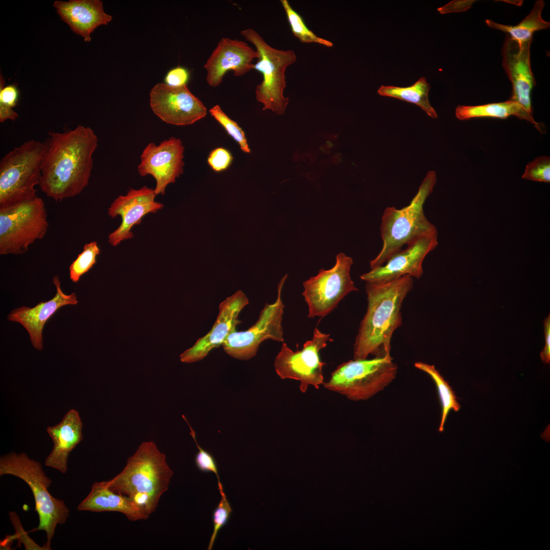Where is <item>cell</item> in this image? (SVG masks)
<instances>
[{
    "label": "cell",
    "mask_w": 550,
    "mask_h": 550,
    "mask_svg": "<svg viewBox=\"0 0 550 550\" xmlns=\"http://www.w3.org/2000/svg\"><path fill=\"white\" fill-rule=\"evenodd\" d=\"M455 115L456 118L461 120L481 117L505 119L513 115L520 119L529 121L542 132L541 125L534 120L532 114L528 113L517 103L510 99L502 102L475 106L459 105L456 108Z\"/></svg>",
    "instance_id": "cell-24"
},
{
    "label": "cell",
    "mask_w": 550,
    "mask_h": 550,
    "mask_svg": "<svg viewBox=\"0 0 550 550\" xmlns=\"http://www.w3.org/2000/svg\"><path fill=\"white\" fill-rule=\"evenodd\" d=\"M52 281L56 286V293L52 299L45 302L41 301L33 308L22 306L14 309L7 316L9 320L18 322L24 326L29 334L33 346L40 351L43 348L42 332L47 321L61 307L78 303L75 293L68 295L62 291L57 276L53 277Z\"/></svg>",
    "instance_id": "cell-20"
},
{
    "label": "cell",
    "mask_w": 550,
    "mask_h": 550,
    "mask_svg": "<svg viewBox=\"0 0 550 550\" xmlns=\"http://www.w3.org/2000/svg\"><path fill=\"white\" fill-rule=\"evenodd\" d=\"M259 57L256 50L242 41L222 38L203 67L208 84L212 87L219 86L230 70L235 76L244 75L253 69V61Z\"/></svg>",
    "instance_id": "cell-19"
},
{
    "label": "cell",
    "mask_w": 550,
    "mask_h": 550,
    "mask_svg": "<svg viewBox=\"0 0 550 550\" xmlns=\"http://www.w3.org/2000/svg\"><path fill=\"white\" fill-rule=\"evenodd\" d=\"M77 509L97 512H118L133 521L146 519L149 516L131 501L111 490L103 481L95 482L92 485L90 492Z\"/></svg>",
    "instance_id": "cell-23"
},
{
    "label": "cell",
    "mask_w": 550,
    "mask_h": 550,
    "mask_svg": "<svg viewBox=\"0 0 550 550\" xmlns=\"http://www.w3.org/2000/svg\"><path fill=\"white\" fill-rule=\"evenodd\" d=\"M100 253L97 242L92 241L85 244L83 251L69 267L70 279L73 283L77 282L80 278L96 263V257Z\"/></svg>",
    "instance_id": "cell-29"
},
{
    "label": "cell",
    "mask_w": 550,
    "mask_h": 550,
    "mask_svg": "<svg viewBox=\"0 0 550 550\" xmlns=\"http://www.w3.org/2000/svg\"><path fill=\"white\" fill-rule=\"evenodd\" d=\"M532 39L518 42L508 35L502 48V66L512 87L510 100L532 114L531 94L536 82L530 63Z\"/></svg>",
    "instance_id": "cell-16"
},
{
    "label": "cell",
    "mask_w": 550,
    "mask_h": 550,
    "mask_svg": "<svg viewBox=\"0 0 550 550\" xmlns=\"http://www.w3.org/2000/svg\"><path fill=\"white\" fill-rule=\"evenodd\" d=\"M173 472L153 442L142 443L122 471L103 481L113 492L126 498L148 516L168 489Z\"/></svg>",
    "instance_id": "cell-3"
},
{
    "label": "cell",
    "mask_w": 550,
    "mask_h": 550,
    "mask_svg": "<svg viewBox=\"0 0 550 550\" xmlns=\"http://www.w3.org/2000/svg\"><path fill=\"white\" fill-rule=\"evenodd\" d=\"M430 89L429 84L424 77H422L414 84L407 87L381 86L377 93L382 96L395 98L417 105L429 116L436 118V112L430 105L428 99Z\"/></svg>",
    "instance_id": "cell-26"
},
{
    "label": "cell",
    "mask_w": 550,
    "mask_h": 550,
    "mask_svg": "<svg viewBox=\"0 0 550 550\" xmlns=\"http://www.w3.org/2000/svg\"><path fill=\"white\" fill-rule=\"evenodd\" d=\"M352 264L351 258L340 253L332 268H321L317 276L303 283L302 295L308 306L309 318L326 316L346 295L358 290L350 276Z\"/></svg>",
    "instance_id": "cell-10"
},
{
    "label": "cell",
    "mask_w": 550,
    "mask_h": 550,
    "mask_svg": "<svg viewBox=\"0 0 550 550\" xmlns=\"http://www.w3.org/2000/svg\"><path fill=\"white\" fill-rule=\"evenodd\" d=\"M415 367L428 374L435 384L442 405V416L438 431L443 432L450 411L453 410L458 411L461 406L457 400L452 388L434 365L418 362L415 363Z\"/></svg>",
    "instance_id": "cell-27"
},
{
    "label": "cell",
    "mask_w": 550,
    "mask_h": 550,
    "mask_svg": "<svg viewBox=\"0 0 550 550\" xmlns=\"http://www.w3.org/2000/svg\"><path fill=\"white\" fill-rule=\"evenodd\" d=\"M182 417L188 425L190 430V434L193 437L199 450L195 459L196 466L202 472H212L215 474L217 479L218 484H221V483L219 480V477L218 473L217 465L214 457L210 453L202 449L199 445L196 438L195 432L190 426L184 415L182 416Z\"/></svg>",
    "instance_id": "cell-33"
},
{
    "label": "cell",
    "mask_w": 550,
    "mask_h": 550,
    "mask_svg": "<svg viewBox=\"0 0 550 550\" xmlns=\"http://www.w3.org/2000/svg\"><path fill=\"white\" fill-rule=\"evenodd\" d=\"M522 178L535 181L549 182V157L540 156L530 162L526 167Z\"/></svg>",
    "instance_id": "cell-32"
},
{
    "label": "cell",
    "mask_w": 550,
    "mask_h": 550,
    "mask_svg": "<svg viewBox=\"0 0 550 550\" xmlns=\"http://www.w3.org/2000/svg\"><path fill=\"white\" fill-rule=\"evenodd\" d=\"M184 148L182 141L171 137L160 142L148 144L141 155L138 171L142 176H152L156 181V195H163L167 186L175 182L183 173Z\"/></svg>",
    "instance_id": "cell-14"
},
{
    "label": "cell",
    "mask_w": 550,
    "mask_h": 550,
    "mask_svg": "<svg viewBox=\"0 0 550 550\" xmlns=\"http://www.w3.org/2000/svg\"><path fill=\"white\" fill-rule=\"evenodd\" d=\"M438 244L437 234L421 236L393 254L382 265L360 276L366 282L385 283L409 275L420 279L423 273V261Z\"/></svg>",
    "instance_id": "cell-15"
},
{
    "label": "cell",
    "mask_w": 550,
    "mask_h": 550,
    "mask_svg": "<svg viewBox=\"0 0 550 550\" xmlns=\"http://www.w3.org/2000/svg\"><path fill=\"white\" fill-rule=\"evenodd\" d=\"M39 186L57 202L79 194L88 186L98 138L89 126L79 124L49 132L44 142Z\"/></svg>",
    "instance_id": "cell-1"
},
{
    "label": "cell",
    "mask_w": 550,
    "mask_h": 550,
    "mask_svg": "<svg viewBox=\"0 0 550 550\" xmlns=\"http://www.w3.org/2000/svg\"><path fill=\"white\" fill-rule=\"evenodd\" d=\"M4 475L20 478L31 488L39 522L38 526L30 532L45 531L46 542L44 546L50 549L57 526L64 524L69 516V509L64 501L54 498L48 492L51 480L45 474L41 463L25 453L12 452L1 456L0 476Z\"/></svg>",
    "instance_id": "cell-5"
},
{
    "label": "cell",
    "mask_w": 550,
    "mask_h": 550,
    "mask_svg": "<svg viewBox=\"0 0 550 550\" xmlns=\"http://www.w3.org/2000/svg\"><path fill=\"white\" fill-rule=\"evenodd\" d=\"M5 81L2 74L0 76V108H12L17 104L19 98V90L15 84L4 86Z\"/></svg>",
    "instance_id": "cell-34"
},
{
    "label": "cell",
    "mask_w": 550,
    "mask_h": 550,
    "mask_svg": "<svg viewBox=\"0 0 550 550\" xmlns=\"http://www.w3.org/2000/svg\"><path fill=\"white\" fill-rule=\"evenodd\" d=\"M247 41L252 43L259 53L253 69L262 74V81L256 87V98L264 105L263 110L270 109L278 115L284 114L289 103L283 91L286 86L285 71L296 61L292 50H280L268 44L262 37L252 29L240 32Z\"/></svg>",
    "instance_id": "cell-8"
},
{
    "label": "cell",
    "mask_w": 550,
    "mask_h": 550,
    "mask_svg": "<svg viewBox=\"0 0 550 550\" xmlns=\"http://www.w3.org/2000/svg\"><path fill=\"white\" fill-rule=\"evenodd\" d=\"M280 2L286 13L293 34L301 43H315L328 47L333 46L331 41L318 37L309 30L302 17L291 7L287 0H281Z\"/></svg>",
    "instance_id": "cell-28"
},
{
    "label": "cell",
    "mask_w": 550,
    "mask_h": 550,
    "mask_svg": "<svg viewBox=\"0 0 550 550\" xmlns=\"http://www.w3.org/2000/svg\"><path fill=\"white\" fill-rule=\"evenodd\" d=\"M287 276L283 277L278 285L276 300L265 305L256 323L246 331H235L227 337L222 346L228 354L238 360H247L256 355L259 345L264 340L284 342L282 321L285 306L281 295Z\"/></svg>",
    "instance_id": "cell-12"
},
{
    "label": "cell",
    "mask_w": 550,
    "mask_h": 550,
    "mask_svg": "<svg viewBox=\"0 0 550 550\" xmlns=\"http://www.w3.org/2000/svg\"><path fill=\"white\" fill-rule=\"evenodd\" d=\"M82 423L78 412L71 409L59 423L46 428L53 441V447L45 460L46 466L54 468L63 474L67 472L68 455L82 439Z\"/></svg>",
    "instance_id": "cell-22"
},
{
    "label": "cell",
    "mask_w": 550,
    "mask_h": 550,
    "mask_svg": "<svg viewBox=\"0 0 550 550\" xmlns=\"http://www.w3.org/2000/svg\"><path fill=\"white\" fill-rule=\"evenodd\" d=\"M544 7L543 1H536L530 13L516 25L502 24L491 19H486L485 22L489 27L507 33L518 42L528 41L532 39L535 32L546 29L550 26L549 22L545 21L541 16Z\"/></svg>",
    "instance_id": "cell-25"
},
{
    "label": "cell",
    "mask_w": 550,
    "mask_h": 550,
    "mask_svg": "<svg viewBox=\"0 0 550 550\" xmlns=\"http://www.w3.org/2000/svg\"><path fill=\"white\" fill-rule=\"evenodd\" d=\"M102 3L99 0L56 1L53 6L73 32L82 37L85 41L90 42L91 33L112 19V16L104 12Z\"/></svg>",
    "instance_id": "cell-21"
},
{
    "label": "cell",
    "mask_w": 550,
    "mask_h": 550,
    "mask_svg": "<svg viewBox=\"0 0 550 550\" xmlns=\"http://www.w3.org/2000/svg\"><path fill=\"white\" fill-rule=\"evenodd\" d=\"M209 113L223 126L228 133L238 143L241 150L247 153H250L251 150L244 132L237 123L231 119L218 105H215L211 108Z\"/></svg>",
    "instance_id": "cell-30"
},
{
    "label": "cell",
    "mask_w": 550,
    "mask_h": 550,
    "mask_svg": "<svg viewBox=\"0 0 550 550\" xmlns=\"http://www.w3.org/2000/svg\"><path fill=\"white\" fill-rule=\"evenodd\" d=\"M156 196L154 189L144 186L139 189L130 188L126 195H120L113 202L107 213L112 218L120 215L122 222L108 236L112 245L115 246L132 238L131 230L134 225L140 224L147 214L155 213L163 207L162 203L155 201Z\"/></svg>",
    "instance_id": "cell-17"
},
{
    "label": "cell",
    "mask_w": 550,
    "mask_h": 550,
    "mask_svg": "<svg viewBox=\"0 0 550 550\" xmlns=\"http://www.w3.org/2000/svg\"><path fill=\"white\" fill-rule=\"evenodd\" d=\"M44 142L31 140L14 148L0 161V206L37 197Z\"/></svg>",
    "instance_id": "cell-7"
},
{
    "label": "cell",
    "mask_w": 550,
    "mask_h": 550,
    "mask_svg": "<svg viewBox=\"0 0 550 550\" xmlns=\"http://www.w3.org/2000/svg\"><path fill=\"white\" fill-rule=\"evenodd\" d=\"M436 181L435 172H429L410 204L401 209L387 207L380 225L383 245L379 254L370 261L371 269L379 266L395 253L417 238L426 234H437V230L426 218L423 206L433 190Z\"/></svg>",
    "instance_id": "cell-4"
},
{
    "label": "cell",
    "mask_w": 550,
    "mask_h": 550,
    "mask_svg": "<svg viewBox=\"0 0 550 550\" xmlns=\"http://www.w3.org/2000/svg\"><path fill=\"white\" fill-rule=\"evenodd\" d=\"M413 283L409 275L385 283H366L367 309L355 338L353 359L390 354L392 335L402 324V305Z\"/></svg>",
    "instance_id": "cell-2"
},
{
    "label": "cell",
    "mask_w": 550,
    "mask_h": 550,
    "mask_svg": "<svg viewBox=\"0 0 550 550\" xmlns=\"http://www.w3.org/2000/svg\"><path fill=\"white\" fill-rule=\"evenodd\" d=\"M327 341H333L330 335L315 328L312 339L307 341L300 350L294 351L283 343L274 362L277 374L282 379L299 381L302 393H306L310 385L318 389L324 383L322 369L325 365L320 360L319 352L327 346Z\"/></svg>",
    "instance_id": "cell-11"
},
{
    "label": "cell",
    "mask_w": 550,
    "mask_h": 550,
    "mask_svg": "<svg viewBox=\"0 0 550 550\" xmlns=\"http://www.w3.org/2000/svg\"><path fill=\"white\" fill-rule=\"evenodd\" d=\"M249 304L246 295L238 290L219 305L218 314L211 329L180 355V361L191 363L203 359L213 349L222 345L227 337L241 323L238 315Z\"/></svg>",
    "instance_id": "cell-18"
},
{
    "label": "cell",
    "mask_w": 550,
    "mask_h": 550,
    "mask_svg": "<svg viewBox=\"0 0 550 550\" xmlns=\"http://www.w3.org/2000/svg\"><path fill=\"white\" fill-rule=\"evenodd\" d=\"M48 228L47 211L40 197L0 206V254L25 253L44 237Z\"/></svg>",
    "instance_id": "cell-9"
},
{
    "label": "cell",
    "mask_w": 550,
    "mask_h": 550,
    "mask_svg": "<svg viewBox=\"0 0 550 550\" xmlns=\"http://www.w3.org/2000/svg\"><path fill=\"white\" fill-rule=\"evenodd\" d=\"M544 324V333L545 338V345L543 350L540 353V357L542 361L546 364L550 362V315L545 319L543 322Z\"/></svg>",
    "instance_id": "cell-37"
},
{
    "label": "cell",
    "mask_w": 550,
    "mask_h": 550,
    "mask_svg": "<svg viewBox=\"0 0 550 550\" xmlns=\"http://www.w3.org/2000/svg\"><path fill=\"white\" fill-rule=\"evenodd\" d=\"M189 77L188 71L184 67L178 66L168 71L164 81L170 86L180 87L186 85Z\"/></svg>",
    "instance_id": "cell-36"
},
{
    "label": "cell",
    "mask_w": 550,
    "mask_h": 550,
    "mask_svg": "<svg viewBox=\"0 0 550 550\" xmlns=\"http://www.w3.org/2000/svg\"><path fill=\"white\" fill-rule=\"evenodd\" d=\"M218 490L222 498L213 512V530L207 548L208 550L212 549L219 531L227 524L232 512V508L227 499L223 488H219Z\"/></svg>",
    "instance_id": "cell-31"
},
{
    "label": "cell",
    "mask_w": 550,
    "mask_h": 550,
    "mask_svg": "<svg viewBox=\"0 0 550 550\" xmlns=\"http://www.w3.org/2000/svg\"><path fill=\"white\" fill-rule=\"evenodd\" d=\"M233 157L231 153L224 148H217L210 153L208 163L215 172H219L226 170L231 164Z\"/></svg>",
    "instance_id": "cell-35"
},
{
    "label": "cell",
    "mask_w": 550,
    "mask_h": 550,
    "mask_svg": "<svg viewBox=\"0 0 550 550\" xmlns=\"http://www.w3.org/2000/svg\"><path fill=\"white\" fill-rule=\"evenodd\" d=\"M150 105L163 122L183 126L194 124L205 117L207 109L188 89L187 85L172 87L158 83L151 90Z\"/></svg>",
    "instance_id": "cell-13"
},
{
    "label": "cell",
    "mask_w": 550,
    "mask_h": 550,
    "mask_svg": "<svg viewBox=\"0 0 550 550\" xmlns=\"http://www.w3.org/2000/svg\"><path fill=\"white\" fill-rule=\"evenodd\" d=\"M397 369L390 354L370 360L353 359L339 365L323 385L349 400H366L392 382Z\"/></svg>",
    "instance_id": "cell-6"
}]
</instances>
